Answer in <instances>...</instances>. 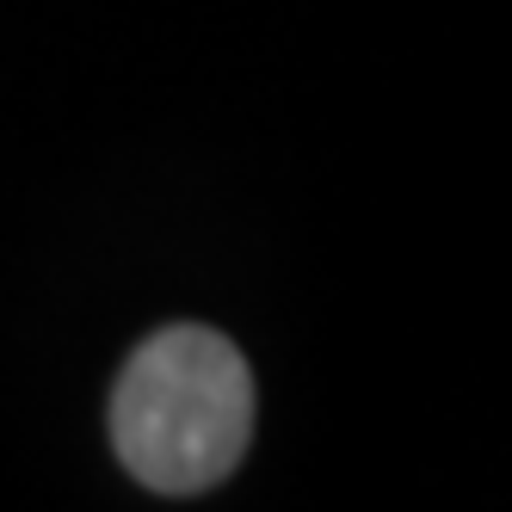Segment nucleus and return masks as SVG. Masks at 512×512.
I'll use <instances>...</instances> for the list:
<instances>
[{
  "instance_id": "obj_1",
  "label": "nucleus",
  "mask_w": 512,
  "mask_h": 512,
  "mask_svg": "<svg viewBox=\"0 0 512 512\" xmlns=\"http://www.w3.org/2000/svg\"><path fill=\"white\" fill-rule=\"evenodd\" d=\"M253 438V371L216 327H161L118 371L112 451L155 494H204Z\"/></svg>"
}]
</instances>
